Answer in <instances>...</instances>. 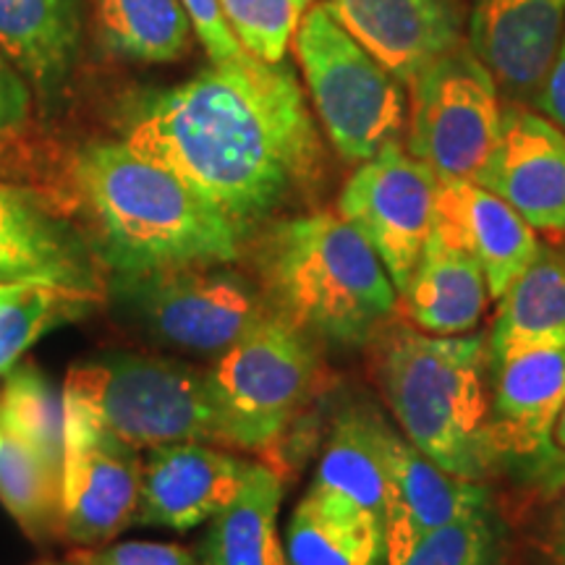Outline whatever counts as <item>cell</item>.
Returning a JSON list of instances; mask_svg holds the SVG:
<instances>
[{
	"mask_svg": "<svg viewBox=\"0 0 565 565\" xmlns=\"http://www.w3.org/2000/svg\"><path fill=\"white\" fill-rule=\"evenodd\" d=\"M124 141L186 181L242 238L309 200L324 173L320 131L286 58L246 53L141 97Z\"/></svg>",
	"mask_w": 565,
	"mask_h": 565,
	"instance_id": "cell-1",
	"label": "cell"
},
{
	"mask_svg": "<svg viewBox=\"0 0 565 565\" xmlns=\"http://www.w3.org/2000/svg\"><path fill=\"white\" fill-rule=\"evenodd\" d=\"M87 238L108 275L231 265L244 238L200 194L126 141H89L68 166Z\"/></svg>",
	"mask_w": 565,
	"mask_h": 565,
	"instance_id": "cell-2",
	"label": "cell"
},
{
	"mask_svg": "<svg viewBox=\"0 0 565 565\" xmlns=\"http://www.w3.org/2000/svg\"><path fill=\"white\" fill-rule=\"evenodd\" d=\"M252 265L273 317L312 341L370 343L398 301L383 259L335 212L267 223L252 246Z\"/></svg>",
	"mask_w": 565,
	"mask_h": 565,
	"instance_id": "cell-3",
	"label": "cell"
},
{
	"mask_svg": "<svg viewBox=\"0 0 565 565\" xmlns=\"http://www.w3.org/2000/svg\"><path fill=\"white\" fill-rule=\"evenodd\" d=\"M479 335L398 328L380 351V387L401 433L450 475L482 482L498 466Z\"/></svg>",
	"mask_w": 565,
	"mask_h": 565,
	"instance_id": "cell-4",
	"label": "cell"
},
{
	"mask_svg": "<svg viewBox=\"0 0 565 565\" xmlns=\"http://www.w3.org/2000/svg\"><path fill=\"white\" fill-rule=\"evenodd\" d=\"M63 406L134 448L175 443L231 445L210 372L139 353H116L71 366Z\"/></svg>",
	"mask_w": 565,
	"mask_h": 565,
	"instance_id": "cell-5",
	"label": "cell"
},
{
	"mask_svg": "<svg viewBox=\"0 0 565 565\" xmlns=\"http://www.w3.org/2000/svg\"><path fill=\"white\" fill-rule=\"evenodd\" d=\"M294 51L317 118L345 162L370 160L401 139L404 82L351 38L328 3L303 13Z\"/></svg>",
	"mask_w": 565,
	"mask_h": 565,
	"instance_id": "cell-6",
	"label": "cell"
},
{
	"mask_svg": "<svg viewBox=\"0 0 565 565\" xmlns=\"http://www.w3.org/2000/svg\"><path fill=\"white\" fill-rule=\"evenodd\" d=\"M110 291L154 341L192 353H223L270 320L263 291L228 265L110 275Z\"/></svg>",
	"mask_w": 565,
	"mask_h": 565,
	"instance_id": "cell-7",
	"label": "cell"
},
{
	"mask_svg": "<svg viewBox=\"0 0 565 565\" xmlns=\"http://www.w3.org/2000/svg\"><path fill=\"white\" fill-rule=\"evenodd\" d=\"M207 372L231 448L244 450L270 448L328 380L317 341L278 317L223 351Z\"/></svg>",
	"mask_w": 565,
	"mask_h": 565,
	"instance_id": "cell-8",
	"label": "cell"
},
{
	"mask_svg": "<svg viewBox=\"0 0 565 565\" xmlns=\"http://www.w3.org/2000/svg\"><path fill=\"white\" fill-rule=\"evenodd\" d=\"M498 92L469 45L435 58L412 82L408 152L437 179H477L503 126Z\"/></svg>",
	"mask_w": 565,
	"mask_h": 565,
	"instance_id": "cell-9",
	"label": "cell"
},
{
	"mask_svg": "<svg viewBox=\"0 0 565 565\" xmlns=\"http://www.w3.org/2000/svg\"><path fill=\"white\" fill-rule=\"evenodd\" d=\"M437 175L398 141L359 162L338 212L383 259L395 291H404L433 231Z\"/></svg>",
	"mask_w": 565,
	"mask_h": 565,
	"instance_id": "cell-10",
	"label": "cell"
},
{
	"mask_svg": "<svg viewBox=\"0 0 565 565\" xmlns=\"http://www.w3.org/2000/svg\"><path fill=\"white\" fill-rule=\"evenodd\" d=\"M139 448L66 416L63 458V540L79 547L110 542L137 521Z\"/></svg>",
	"mask_w": 565,
	"mask_h": 565,
	"instance_id": "cell-11",
	"label": "cell"
},
{
	"mask_svg": "<svg viewBox=\"0 0 565 565\" xmlns=\"http://www.w3.org/2000/svg\"><path fill=\"white\" fill-rule=\"evenodd\" d=\"M105 278L87 233L42 194L0 183V282H47L103 299Z\"/></svg>",
	"mask_w": 565,
	"mask_h": 565,
	"instance_id": "cell-12",
	"label": "cell"
},
{
	"mask_svg": "<svg viewBox=\"0 0 565 565\" xmlns=\"http://www.w3.org/2000/svg\"><path fill=\"white\" fill-rule=\"evenodd\" d=\"M475 181L505 200L536 231H565V131L508 105L498 145Z\"/></svg>",
	"mask_w": 565,
	"mask_h": 565,
	"instance_id": "cell-13",
	"label": "cell"
},
{
	"mask_svg": "<svg viewBox=\"0 0 565 565\" xmlns=\"http://www.w3.org/2000/svg\"><path fill=\"white\" fill-rule=\"evenodd\" d=\"M252 466L202 443L150 448L141 466L137 524L186 532L215 519L244 490Z\"/></svg>",
	"mask_w": 565,
	"mask_h": 565,
	"instance_id": "cell-14",
	"label": "cell"
},
{
	"mask_svg": "<svg viewBox=\"0 0 565 565\" xmlns=\"http://www.w3.org/2000/svg\"><path fill=\"white\" fill-rule=\"evenodd\" d=\"M565 32V0H477L469 47L515 105H534Z\"/></svg>",
	"mask_w": 565,
	"mask_h": 565,
	"instance_id": "cell-15",
	"label": "cell"
},
{
	"mask_svg": "<svg viewBox=\"0 0 565 565\" xmlns=\"http://www.w3.org/2000/svg\"><path fill=\"white\" fill-rule=\"evenodd\" d=\"M429 233L477 259L492 299H500L540 252L532 225L475 179H437Z\"/></svg>",
	"mask_w": 565,
	"mask_h": 565,
	"instance_id": "cell-16",
	"label": "cell"
},
{
	"mask_svg": "<svg viewBox=\"0 0 565 565\" xmlns=\"http://www.w3.org/2000/svg\"><path fill=\"white\" fill-rule=\"evenodd\" d=\"M328 6L351 38L404 84L461 45L463 17L456 0H330Z\"/></svg>",
	"mask_w": 565,
	"mask_h": 565,
	"instance_id": "cell-17",
	"label": "cell"
},
{
	"mask_svg": "<svg viewBox=\"0 0 565 565\" xmlns=\"http://www.w3.org/2000/svg\"><path fill=\"white\" fill-rule=\"evenodd\" d=\"M387 456L395 487L385 521L387 565H398L416 542L437 529L487 511L482 484L440 469L393 429H387Z\"/></svg>",
	"mask_w": 565,
	"mask_h": 565,
	"instance_id": "cell-18",
	"label": "cell"
},
{
	"mask_svg": "<svg viewBox=\"0 0 565 565\" xmlns=\"http://www.w3.org/2000/svg\"><path fill=\"white\" fill-rule=\"evenodd\" d=\"M490 429L498 461L519 469L545 443L565 404V349H540L492 359Z\"/></svg>",
	"mask_w": 565,
	"mask_h": 565,
	"instance_id": "cell-19",
	"label": "cell"
},
{
	"mask_svg": "<svg viewBox=\"0 0 565 565\" xmlns=\"http://www.w3.org/2000/svg\"><path fill=\"white\" fill-rule=\"evenodd\" d=\"M82 26L84 0H0V53L51 105L79 63Z\"/></svg>",
	"mask_w": 565,
	"mask_h": 565,
	"instance_id": "cell-20",
	"label": "cell"
},
{
	"mask_svg": "<svg viewBox=\"0 0 565 565\" xmlns=\"http://www.w3.org/2000/svg\"><path fill=\"white\" fill-rule=\"evenodd\" d=\"M401 296V312L429 335H463L484 315L490 288L469 252L429 233L424 252Z\"/></svg>",
	"mask_w": 565,
	"mask_h": 565,
	"instance_id": "cell-21",
	"label": "cell"
},
{
	"mask_svg": "<svg viewBox=\"0 0 565 565\" xmlns=\"http://www.w3.org/2000/svg\"><path fill=\"white\" fill-rule=\"evenodd\" d=\"M286 555L291 565H387L385 524L312 484L286 529Z\"/></svg>",
	"mask_w": 565,
	"mask_h": 565,
	"instance_id": "cell-22",
	"label": "cell"
},
{
	"mask_svg": "<svg viewBox=\"0 0 565 565\" xmlns=\"http://www.w3.org/2000/svg\"><path fill=\"white\" fill-rule=\"evenodd\" d=\"M490 362L513 353L565 349V249L545 246L500 296Z\"/></svg>",
	"mask_w": 565,
	"mask_h": 565,
	"instance_id": "cell-23",
	"label": "cell"
},
{
	"mask_svg": "<svg viewBox=\"0 0 565 565\" xmlns=\"http://www.w3.org/2000/svg\"><path fill=\"white\" fill-rule=\"evenodd\" d=\"M387 424L366 408L351 406L335 419L317 466L315 487L343 494L364 511L387 521L393 505V471L387 456Z\"/></svg>",
	"mask_w": 565,
	"mask_h": 565,
	"instance_id": "cell-24",
	"label": "cell"
},
{
	"mask_svg": "<svg viewBox=\"0 0 565 565\" xmlns=\"http://www.w3.org/2000/svg\"><path fill=\"white\" fill-rule=\"evenodd\" d=\"M282 482L267 466L254 463L238 498L215 515L204 542L207 565H291L278 536Z\"/></svg>",
	"mask_w": 565,
	"mask_h": 565,
	"instance_id": "cell-25",
	"label": "cell"
},
{
	"mask_svg": "<svg viewBox=\"0 0 565 565\" xmlns=\"http://www.w3.org/2000/svg\"><path fill=\"white\" fill-rule=\"evenodd\" d=\"M110 53L139 63L175 61L189 47L192 19L181 0H92Z\"/></svg>",
	"mask_w": 565,
	"mask_h": 565,
	"instance_id": "cell-26",
	"label": "cell"
},
{
	"mask_svg": "<svg viewBox=\"0 0 565 565\" xmlns=\"http://www.w3.org/2000/svg\"><path fill=\"white\" fill-rule=\"evenodd\" d=\"M0 429L19 437L63 479L66 406L45 372L34 364L11 366L0 391Z\"/></svg>",
	"mask_w": 565,
	"mask_h": 565,
	"instance_id": "cell-27",
	"label": "cell"
},
{
	"mask_svg": "<svg viewBox=\"0 0 565 565\" xmlns=\"http://www.w3.org/2000/svg\"><path fill=\"white\" fill-rule=\"evenodd\" d=\"M0 503L34 542L63 536V479L19 437L0 429Z\"/></svg>",
	"mask_w": 565,
	"mask_h": 565,
	"instance_id": "cell-28",
	"label": "cell"
},
{
	"mask_svg": "<svg viewBox=\"0 0 565 565\" xmlns=\"http://www.w3.org/2000/svg\"><path fill=\"white\" fill-rule=\"evenodd\" d=\"M95 301L100 299L47 282H0V372L53 328L87 315Z\"/></svg>",
	"mask_w": 565,
	"mask_h": 565,
	"instance_id": "cell-29",
	"label": "cell"
},
{
	"mask_svg": "<svg viewBox=\"0 0 565 565\" xmlns=\"http://www.w3.org/2000/svg\"><path fill=\"white\" fill-rule=\"evenodd\" d=\"M315 0H221L228 26L254 58L278 63Z\"/></svg>",
	"mask_w": 565,
	"mask_h": 565,
	"instance_id": "cell-30",
	"label": "cell"
},
{
	"mask_svg": "<svg viewBox=\"0 0 565 565\" xmlns=\"http://www.w3.org/2000/svg\"><path fill=\"white\" fill-rule=\"evenodd\" d=\"M494 529L487 511L456 521L416 542L398 565H494Z\"/></svg>",
	"mask_w": 565,
	"mask_h": 565,
	"instance_id": "cell-31",
	"label": "cell"
},
{
	"mask_svg": "<svg viewBox=\"0 0 565 565\" xmlns=\"http://www.w3.org/2000/svg\"><path fill=\"white\" fill-rule=\"evenodd\" d=\"M74 565H200L186 547L160 542H124L110 547H82L68 555Z\"/></svg>",
	"mask_w": 565,
	"mask_h": 565,
	"instance_id": "cell-32",
	"label": "cell"
},
{
	"mask_svg": "<svg viewBox=\"0 0 565 565\" xmlns=\"http://www.w3.org/2000/svg\"><path fill=\"white\" fill-rule=\"evenodd\" d=\"M181 6L192 19L196 38H200L204 53L210 55L212 63L236 61L246 55L242 42L236 40V34L228 26L221 0H181Z\"/></svg>",
	"mask_w": 565,
	"mask_h": 565,
	"instance_id": "cell-33",
	"label": "cell"
},
{
	"mask_svg": "<svg viewBox=\"0 0 565 565\" xmlns=\"http://www.w3.org/2000/svg\"><path fill=\"white\" fill-rule=\"evenodd\" d=\"M529 482L545 487L550 494H555L565 484V404L550 424L545 443L536 450V456L521 469Z\"/></svg>",
	"mask_w": 565,
	"mask_h": 565,
	"instance_id": "cell-34",
	"label": "cell"
},
{
	"mask_svg": "<svg viewBox=\"0 0 565 565\" xmlns=\"http://www.w3.org/2000/svg\"><path fill=\"white\" fill-rule=\"evenodd\" d=\"M32 89L21 71L0 53V139L13 137L30 124Z\"/></svg>",
	"mask_w": 565,
	"mask_h": 565,
	"instance_id": "cell-35",
	"label": "cell"
},
{
	"mask_svg": "<svg viewBox=\"0 0 565 565\" xmlns=\"http://www.w3.org/2000/svg\"><path fill=\"white\" fill-rule=\"evenodd\" d=\"M536 110H542V116L555 126L565 129V32L557 45V53L550 66L545 82H542L540 92H536Z\"/></svg>",
	"mask_w": 565,
	"mask_h": 565,
	"instance_id": "cell-36",
	"label": "cell"
},
{
	"mask_svg": "<svg viewBox=\"0 0 565 565\" xmlns=\"http://www.w3.org/2000/svg\"><path fill=\"white\" fill-rule=\"evenodd\" d=\"M545 553L553 565H565V484L555 492L545 529Z\"/></svg>",
	"mask_w": 565,
	"mask_h": 565,
	"instance_id": "cell-37",
	"label": "cell"
},
{
	"mask_svg": "<svg viewBox=\"0 0 565 565\" xmlns=\"http://www.w3.org/2000/svg\"><path fill=\"white\" fill-rule=\"evenodd\" d=\"M34 565H74V563H53V561H42V563H34Z\"/></svg>",
	"mask_w": 565,
	"mask_h": 565,
	"instance_id": "cell-38",
	"label": "cell"
},
{
	"mask_svg": "<svg viewBox=\"0 0 565 565\" xmlns=\"http://www.w3.org/2000/svg\"><path fill=\"white\" fill-rule=\"evenodd\" d=\"M0 437H3V433H0Z\"/></svg>",
	"mask_w": 565,
	"mask_h": 565,
	"instance_id": "cell-39",
	"label": "cell"
}]
</instances>
